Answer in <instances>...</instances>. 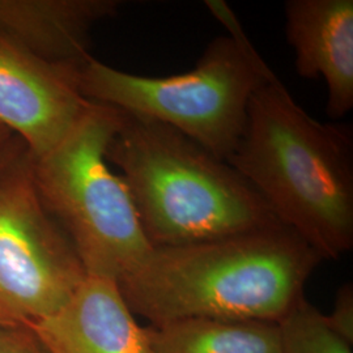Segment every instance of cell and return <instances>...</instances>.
Instances as JSON below:
<instances>
[{
    "mask_svg": "<svg viewBox=\"0 0 353 353\" xmlns=\"http://www.w3.org/2000/svg\"><path fill=\"white\" fill-rule=\"evenodd\" d=\"M322 258L284 225L151 252L118 284L153 326L190 318L276 322Z\"/></svg>",
    "mask_w": 353,
    "mask_h": 353,
    "instance_id": "cell-1",
    "label": "cell"
},
{
    "mask_svg": "<svg viewBox=\"0 0 353 353\" xmlns=\"http://www.w3.org/2000/svg\"><path fill=\"white\" fill-rule=\"evenodd\" d=\"M228 164L323 259L353 248L351 127L314 119L275 72L252 94Z\"/></svg>",
    "mask_w": 353,
    "mask_h": 353,
    "instance_id": "cell-2",
    "label": "cell"
},
{
    "mask_svg": "<svg viewBox=\"0 0 353 353\" xmlns=\"http://www.w3.org/2000/svg\"><path fill=\"white\" fill-rule=\"evenodd\" d=\"M106 157L122 172L152 248L217 240L280 224L227 161L150 117L121 110Z\"/></svg>",
    "mask_w": 353,
    "mask_h": 353,
    "instance_id": "cell-3",
    "label": "cell"
},
{
    "mask_svg": "<svg viewBox=\"0 0 353 353\" xmlns=\"http://www.w3.org/2000/svg\"><path fill=\"white\" fill-rule=\"evenodd\" d=\"M205 7L227 34L214 38L189 72L132 75L90 55L76 81L88 101L160 121L228 161L242 138L252 94L274 71L225 1L207 0Z\"/></svg>",
    "mask_w": 353,
    "mask_h": 353,
    "instance_id": "cell-4",
    "label": "cell"
},
{
    "mask_svg": "<svg viewBox=\"0 0 353 353\" xmlns=\"http://www.w3.org/2000/svg\"><path fill=\"white\" fill-rule=\"evenodd\" d=\"M121 110L92 102L52 151L32 160L41 199L87 276L119 283L151 252L123 178L106 157Z\"/></svg>",
    "mask_w": 353,
    "mask_h": 353,
    "instance_id": "cell-5",
    "label": "cell"
},
{
    "mask_svg": "<svg viewBox=\"0 0 353 353\" xmlns=\"http://www.w3.org/2000/svg\"><path fill=\"white\" fill-rule=\"evenodd\" d=\"M87 278L41 199L32 159L0 170V316L29 325L58 312Z\"/></svg>",
    "mask_w": 353,
    "mask_h": 353,
    "instance_id": "cell-6",
    "label": "cell"
},
{
    "mask_svg": "<svg viewBox=\"0 0 353 353\" xmlns=\"http://www.w3.org/2000/svg\"><path fill=\"white\" fill-rule=\"evenodd\" d=\"M76 71L0 36V125L23 138L32 160L52 151L88 109Z\"/></svg>",
    "mask_w": 353,
    "mask_h": 353,
    "instance_id": "cell-7",
    "label": "cell"
},
{
    "mask_svg": "<svg viewBox=\"0 0 353 353\" xmlns=\"http://www.w3.org/2000/svg\"><path fill=\"white\" fill-rule=\"evenodd\" d=\"M48 353H152L117 281L87 276L54 314L26 325Z\"/></svg>",
    "mask_w": 353,
    "mask_h": 353,
    "instance_id": "cell-8",
    "label": "cell"
},
{
    "mask_svg": "<svg viewBox=\"0 0 353 353\" xmlns=\"http://www.w3.org/2000/svg\"><path fill=\"white\" fill-rule=\"evenodd\" d=\"M285 37L296 72L322 79L326 113L334 121L344 118L353 108V0H288Z\"/></svg>",
    "mask_w": 353,
    "mask_h": 353,
    "instance_id": "cell-9",
    "label": "cell"
},
{
    "mask_svg": "<svg viewBox=\"0 0 353 353\" xmlns=\"http://www.w3.org/2000/svg\"><path fill=\"white\" fill-rule=\"evenodd\" d=\"M117 0H0V36L51 64L77 70L90 30L121 8Z\"/></svg>",
    "mask_w": 353,
    "mask_h": 353,
    "instance_id": "cell-10",
    "label": "cell"
},
{
    "mask_svg": "<svg viewBox=\"0 0 353 353\" xmlns=\"http://www.w3.org/2000/svg\"><path fill=\"white\" fill-rule=\"evenodd\" d=\"M152 353H281L276 322L190 318L147 328Z\"/></svg>",
    "mask_w": 353,
    "mask_h": 353,
    "instance_id": "cell-11",
    "label": "cell"
},
{
    "mask_svg": "<svg viewBox=\"0 0 353 353\" xmlns=\"http://www.w3.org/2000/svg\"><path fill=\"white\" fill-rule=\"evenodd\" d=\"M281 353H353L352 344L330 327L305 296L278 322Z\"/></svg>",
    "mask_w": 353,
    "mask_h": 353,
    "instance_id": "cell-12",
    "label": "cell"
},
{
    "mask_svg": "<svg viewBox=\"0 0 353 353\" xmlns=\"http://www.w3.org/2000/svg\"><path fill=\"white\" fill-rule=\"evenodd\" d=\"M330 327L341 338L353 344V287L343 284L336 292L332 312L326 316Z\"/></svg>",
    "mask_w": 353,
    "mask_h": 353,
    "instance_id": "cell-13",
    "label": "cell"
},
{
    "mask_svg": "<svg viewBox=\"0 0 353 353\" xmlns=\"http://www.w3.org/2000/svg\"><path fill=\"white\" fill-rule=\"evenodd\" d=\"M0 353H48L26 325L0 326Z\"/></svg>",
    "mask_w": 353,
    "mask_h": 353,
    "instance_id": "cell-14",
    "label": "cell"
},
{
    "mask_svg": "<svg viewBox=\"0 0 353 353\" xmlns=\"http://www.w3.org/2000/svg\"><path fill=\"white\" fill-rule=\"evenodd\" d=\"M10 137V132L4 126L0 125V151H1V147H3V143L7 140V138Z\"/></svg>",
    "mask_w": 353,
    "mask_h": 353,
    "instance_id": "cell-15",
    "label": "cell"
},
{
    "mask_svg": "<svg viewBox=\"0 0 353 353\" xmlns=\"http://www.w3.org/2000/svg\"><path fill=\"white\" fill-rule=\"evenodd\" d=\"M12 157H11V154H6V153H3V151H0V170L6 166V164L11 160Z\"/></svg>",
    "mask_w": 353,
    "mask_h": 353,
    "instance_id": "cell-16",
    "label": "cell"
},
{
    "mask_svg": "<svg viewBox=\"0 0 353 353\" xmlns=\"http://www.w3.org/2000/svg\"><path fill=\"white\" fill-rule=\"evenodd\" d=\"M16 323H12V322H10V321H7L6 318H3V316H0V326H14Z\"/></svg>",
    "mask_w": 353,
    "mask_h": 353,
    "instance_id": "cell-17",
    "label": "cell"
}]
</instances>
